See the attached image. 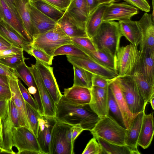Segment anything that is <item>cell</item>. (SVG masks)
Here are the masks:
<instances>
[{"label":"cell","mask_w":154,"mask_h":154,"mask_svg":"<svg viewBox=\"0 0 154 154\" xmlns=\"http://www.w3.org/2000/svg\"></svg>","instance_id":"60"},{"label":"cell","mask_w":154,"mask_h":154,"mask_svg":"<svg viewBox=\"0 0 154 154\" xmlns=\"http://www.w3.org/2000/svg\"><path fill=\"white\" fill-rule=\"evenodd\" d=\"M27 114L32 132L37 137L38 128L39 112L26 102Z\"/></svg>","instance_id":"38"},{"label":"cell","mask_w":154,"mask_h":154,"mask_svg":"<svg viewBox=\"0 0 154 154\" xmlns=\"http://www.w3.org/2000/svg\"><path fill=\"white\" fill-rule=\"evenodd\" d=\"M140 52L132 44L120 47L116 56L118 77L131 76L138 72Z\"/></svg>","instance_id":"5"},{"label":"cell","mask_w":154,"mask_h":154,"mask_svg":"<svg viewBox=\"0 0 154 154\" xmlns=\"http://www.w3.org/2000/svg\"><path fill=\"white\" fill-rule=\"evenodd\" d=\"M29 3V0H14L17 15L25 29L33 39L38 35V33L31 20Z\"/></svg>","instance_id":"25"},{"label":"cell","mask_w":154,"mask_h":154,"mask_svg":"<svg viewBox=\"0 0 154 154\" xmlns=\"http://www.w3.org/2000/svg\"><path fill=\"white\" fill-rule=\"evenodd\" d=\"M0 85L9 88V78L6 76L0 74Z\"/></svg>","instance_id":"54"},{"label":"cell","mask_w":154,"mask_h":154,"mask_svg":"<svg viewBox=\"0 0 154 154\" xmlns=\"http://www.w3.org/2000/svg\"><path fill=\"white\" fill-rule=\"evenodd\" d=\"M66 11L78 21L85 25L89 15L86 0H72Z\"/></svg>","instance_id":"32"},{"label":"cell","mask_w":154,"mask_h":154,"mask_svg":"<svg viewBox=\"0 0 154 154\" xmlns=\"http://www.w3.org/2000/svg\"><path fill=\"white\" fill-rule=\"evenodd\" d=\"M86 0L87 4L89 14L90 13L99 5L97 0Z\"/></svg>","instance_id":"53"},{"label":"cell","mask_w":154,"mask_h":154,"mask_svg":"<svg viewBox=\"0 0 154 154\" xmlns=\"http://www.w3.org/2000/svg\"><path fill=\"white\" fill-rule=\"evenodd\" d=\"M26 52L33 56L36 60L47 64L49 66L52 64L54 57H51L42 49L34 47H32L30 49Z\"/></svg>","instance_id":"40"},{"label":"cell","mask_w":154,"mask_h":154,"mask_svg":"<svg viewBox=\"0 0 154 154\" xmlns=\"http://www.w3.org/2000/svg\"><path fill=\"white\" fill-rule=\"evenodd\" d=\"M84 130L79 126H73L72 127V141L74 142L75 140Z\"/></svg>","instance_id":"51"},{"label":"cell","mask_w":154,"mask_h":154,"mask_svg":"<svg viewBox=\"0 0 154 154\" xmlns=\"http://www.w3.org/2000/svg\"><path fill=\"white\" fill-rule=\"evenodd\" d=\"M126 130L108 115L100 118L90 131L93 136L99 137L112 144L124 146Z\"/></svg>","instance_id":"3"},{"label":"cell","mask_w":154,"mask_h":154,"mask_svg":"<svg viewBox=\"0 0 154 154\" xmlns=\"http://www.w3.org/2000/svg\"><path fill=\"white\" fill-rule=\"evenodd\" d=\"M35 65L45 87L56 104L63 95L54 76L53 67L37 60Z\"/></svg>","instance_id":"12"},{"label":"cell","mask_w":154,"mask_h":154,"mask_svg":"<svg viewBox=\"0 0 154 154\" xmlns=\"http://www.w3.org/2000/svg\"><path fill=\"white\" fill-rule=\"evenodd\" d=\"M3 147V140L2 134V127L1 119L0 118V153H2Z\"/></svg>","instance_id":"55"},{"label":"cell","mask_w":154,"mask_h":154,"mask_svg":"<svg viewBox=\"0 0 154 154\" xmlns=\"http://www.w3.org/2000/svg\"><path fill=\"white\" fill-rule=\"evenodd\" d=\"M5 1L12 9L16 11L14 5V0H5Z\"/></svg>","instance_id":"57"},{"label":"cell","mask_w":154,"mask_h":154,"mask_svg":"<svg viewBox=\"0 0 154 154\" xmlns=\"http://www.w3.org/2000/svg\"><path fill=\"white\" fill-rule=\"evenodd\" d=\"M43 0L63 11L66 10L71 1V0Z\"/></svg>","instance_id":"45"},{"label":"cell","mask_w":154,"mask_h":154,"mask_svg":"<svg viewBox=\"0 0 154 154\" xmlns=\"http://www.w3.org/2000/svg\"><path fill=\"white\" fill-rule=\"evenodd\" d=\"M140 52L138 72L154 86V49L147 48Z\"/></svg>","instance_id":"24"},{"label":"cell","mask_w":154,"mask_h":154,"mask_svg":"<svg viewBox=\"0 0 154 154\" xmlns=\"http://www.w3.org/2000/svg\"><path fill=\"white\" fill-rule=\"evenodd\" d=\"M95 137L99 144L102 154H140L138 149L127 145L121 146L111 143L98 136Z\"/></svg>","instance_id":"31"},{"label":"cell","mask_w":154,"mask_h":154,"mask_svg":"<svg viewBox=\"0 0 154 154\" xmlns=\"http://www.w3.org/2000/svg\"><path fill=\"white\" fill-rule=\"evenodd\" d=\"M13 146L17 149L18 154H42L36 137L25 127H14L12 135Z\"/></svg>","instance_id":"7"},{"label":"cell","mask_w":154,"mask_h":154,"mask_svg":"<svg viewBox=\"0 0 154 154\" xmlns=\"http://www.w3.org/2000/svg\"><path fill=\"white\" fill-rule=\"evenodd\" d=\"M17 82L20 92L25 102L39 112L37 104L34 99L18 79Z\"/></svg>","instance_id":"41"},{"label":"cell","mask_w":154,"mask_h":154,"mask_svg":"<svg viewBox=\"0 0 154 154\" xmlns=\"http://www.w3.org/2000/svg\"><path fill=\"white\" fill-rule=\"evenodd\" d=\"M138 13L137 8L127 3L113 2L106 5L102 21H120L130 20Z\"/></svg>","instance_id":"10"},{"label":"cell","mask_w":154,"mask_h":154,"mask_svg":"<svg viewBox=\"0 0 154 154\" xmlns=\"http://www.w3.org/2000/svg\"><path fill=\"white\" fill-rule=\"evenodd\" d=\"M137 22L141 34L139 50L141 51L147 48L154 49V15L145 12Z\"/></svg>","instance_id":"16"},{"label":"cell","mask_w":154,"mask_h":154,"mask_svg":"<svg viewBox=\"0 0 154 154\" xmlns=\"http://www.w3.org/2000/svg\"><path fill=\"white\" fill-rule=\"evenodd\" d=\"M97 1L99 5L103 4L107 5L115 1V0H97Z\"/></svg>","instance_id":"56"},{"label":"cell","mask_w":154,"mask_h":154,"mask_svg":"<svg viewBox=\"0 0 154 154\" xmlns=\"http://www.w3.org/2000/svg\"><path fill=\"white\" fill-rule=\"evenodd\" d=\"M74 79L73 86L91 89L92 86L93 74L80 67L73 66Z\"/></svg>","instance_id":"33"},{"label":"cell","mask_w":154,"mask_h":154,"mask_svg":"<svg viewBox=\"0 0 154 154\" xmlns=\"http://www.w3.org/2000/svg\"><path fill=\"white\" fill-rule=\"evenodd\" d=\"M132 76L136 82L146 103L147 104L154 94V86L151 85L143 75L139 72H135Z\"/></svg>","instance_id":"35"},{"label":"cell","mask_w":154,"mask_h":154,"mask_svg":"<svg viewBox=\"0 0 154 154\" xmlns=\"http://www.w3.org/2000/svg\"><path fill=\"white\" fill-rule=\"evenodd\" d=\"M0 35L13 46L21 48L26 52L32 47L30 42L3 20L0 21Z\"/></svg>","instance_id":"23"},{"label":"cell","mask_w":154,"mask_h":154,"mask_svg":"<svg viewBox=\"0 0 154 154\" xmlns=\"http://www.w3.org/2000/svg\"><path fill=\"white\" fill-rule=\"evenodd\" d=\"M66 55L86 58L88 56L81 49L73 43L67 44L58 48L55 51L54 56Z\"/></svg>","instance_id":"36"},{"label":"cell","mask_w":154,"mask_h":154,"mask_svg":"<svg viewBox=\"0 0 154 154\" xmlns=\"http://www.w3.org/2000/svg\"><path fill=\"white\" fill-rule=\"evenodd\" d=\"M55 118L57 121L72 126H79L84 130L91 131L100 118L89 104L73 105L61 98L56 104Z\"/></svg>","instance_id":"1"},{"label":"cell","mask_w":154,"mask_h":154,"mask_svg":"<svg viewBox=\"0 0 154 154\" xmlns=\"http://www.w3.org/2000/svg\"><path fill=\"white\" fill-rule=\"evenodd\" d=\"M23 48L14 46L0 51V59L8 57L23 52Z\"/></svg>","instance_id":"48"},{"label":"cell","mask_w":154,"mask_h":154,"mask_svg":"<svg viewBox=\"0 0 154 154\" xmlns=\"http://www.w3.org/2000/svg\"><path fill=\"white\" fill-rule=\"evenodd\" d=\"M0 74L7 76L9 78L17 79L15 69L0 63Z\"/></svg>","instance_id":"47"},{"label":"cell","mask_w":154,"mask_h":154,"mask_svg":"<svg viewBox=\"0 0 154 154\" xmlns=\"http://www.w3.org/2000/svg\"><path fill=\"white\" fill-rule=\"evenodd\" d=\"M123 36H124L132 45L137 47L141 40L140 30L137 21L130 19L119 21Z\"/></svg>","instance_id":"27"},{"label":"cell","mask_w":154,"mask_h":154,"mask_svg":"<svg viewBox=\"0 0 154 154\" xmlns=\"http://www.w3.org/2000/svg\"></svg>","instance_id":"61"},{"label":"cell","mask_w":154,"mask_h":154,"mask_svg":"<svg viewBox=\"0 0 154 154\" xmlns=\"http://www.w3.org/2000/svg\"><path fill=\"white\" fill-rule=\"evenodd\" d=\"M30 3L40 12L57 22L62 17L64 12L43 0Z\"/></svg>","instance_id":"34"},{"label":"cell","mask_w":154,"mask_h":154,"mask_svg":"<svg viewBox=\"0 0 154 154\" xmlns=\"http://www.w3.org/2000/svg\"><path fill=\"white\" fill-rule=\"evenodd\" d=\"M116 79L111 81L109 87L116 100L122 116L124 127L126 129H128L136 116L133 115L129 109Z\"/></svg>","instance_id":"22"},{"label":"cell","mask_w":154,"mask_h":154,"mask_svg":"<svg viewBox=\"0 0 154 154\" xmlns=\"http://www.w3.org/2000/svg\"><path fill=\"white\" fill-rule=\"evenodd\" d=\"M145 110L137 114L128 129L126 130L125 144L137 149V141L140 133Z\"/></svg>","instance_id":"30"},{"label":"cell","mask_w":154,"mask_h":154,"mask_svg":"<svg viewBox=\"0 0 154 154\" xmlns=\"http://www.w3.org/2000/svg\"><path fill=\"white\" fill-rule=\"evenodd\" d=\"M154 94H153L150 98L149 102H150L152 107L153 109L154 108Z\"/></svg>","instance_id":"58"},{"label":"cell","mask_w":154,"mask_h":154,"mask_svg":"<svg viewBox=\"0 0 154 154\" xmlns=\"http://www.w3.org/2000/svg\"><path fill=\"white\" fill-rule=\"evenodd\" d=\"M67 124L57 121L51 139L50 154H73L74 145L67 141L66 133Z\"/></svg>","instance_id":"9"},{"label":"cell","mask_w":154,"mask_h":154,"mask_svg":"<svg viewBox=\"0 0 154 154\" xmlns=\"http://www.w3.org/2000/svg\"><path fill=\"white\" fill-rule=\"evenodd\" d=\"M61 98L69 103L76 105L89 104L91 99L90 89L72 86L65 88Z\"/></svg>","instance_id":"19"},{"label":"cell","mask_w":154,"mask_h":154,"mask_svg":"<svg viewBox=\"0 0 154 154\" xmlns=\"http://www.w3.org/2000/svg\"><path fill=\"white\" fill-rule=\"evenodd\" d=\"M29 58L25 57L23 52L8 57L0 59V63L15 69Z\"/></svg>","instance_id":"39"},{"label":"cell","mask_w":154,"mask_h":154,"mask_svg":"<svg viewBox=\"0 0 154 154\" xmlns=\"http://www.w3.org/2000/svg\"><path fill=\"white\" fill-rule=\"evenodd\" d=\"M13 46L0 35V51L11 48Z\"/></svg>","instance_id":"52"},{"label":"cell","mask_w":154,"mask_h":154,"mask_svg":"<svg viewBox=\"0 0 154 154\" xmlns=\"http://www.w3.org/2000/svg\"><path fill=\"white\" fill-rule=\"evenodd\" d=\"M72 41L85 48L91 51L96 50L91 39L88 37L70 38Z\"/></svg>","instance_id":"43"},{"label":"cell","mask_w":154,"mask_h":154,"mask_svg":"<svg viewBox=\"0 0 154 154\" xmlns=\"http://www.w3.org/2000/svg\"><path fill=\"white\" fill-rule=\"evenodd\" d=\"M116 80L131 113L136 116L145 110L147 104L133 76L118 77Z\"/></svg>","instance_id":"4"},{"label":"cell","mask_w":154,"mask_h":154,"mask_svg":"<svg viewBox=\"0 0 154 154\" xmlns=\"http://www.w3.org/2000/svg\"><path fill=\"white\" fill-rule=\"evenodd\" d=\"M1 20L9 25L27 41L32 43L33 38L25 29L17 11L5 0H0V21Z\"/></svg>","instance_id":"13"},{"label":"cell","mask_w":154,"mask_h":154,"mask_svg":"<svg viewBox=\"0 0 154 154\" xmlns=\"http://www.w3.org/2000/svg\"><path fill=\"white\" fill-rule=\"evenodd\" d=\"M37 138L42 154H50V146L52 132L57 122L55 117L39 114Z\"/></svg>","instance_id":"11"},{"label":"cell","mask_w":154,"mask_h":154,"mask_svg":"<svg viewBox=\"0 0 154 154\" xmlns=\"http://www.w3.org/2000/svg\"><path fill=\"white\" fill-rule=\"evenodd\" d=\"M67 60L73 66L83 68L93 74L112 80L118 77L116 71L108 68L93 60L89 57L83 58L66 55Z\"/></svg>","instance_id":"8"},{"label":"cell","mask_w":154,"mask_h":154,"mask_svg":"<svg viewBox=\"0 0 154 154\" xmlns=\"http://www.w3.org/2000/svg\"><path fill=\"white\" fill-rule=\"evenodd\" d=\"M1 121L3 140L2 153L16 154L13 150L12 135L14 128L20 126L19 120L12 118L8 109L5 115L1 119Z\"/></svg>","instance_id":"20"},{"label":"cell","mask_w":154,"mask_h":154,"mask_svg":"<svg viewBox=\"0 0 154 154\" xmlns=\"http://www.w3.org/2000/svg\"><path fill=\"white\" fill-rule=\"evenodd\" d=\"M57 23L64 32L70 38L88 37L85 30V25L78 21L66 10Z\"/></svg>","instance_id":"17"},{"label":"cell","mask_w":154,"mask_h":154,"mask_svg":"<svg viewBox=\"0 0 154 154\" xmlns=\"http://www.w3.org/2000/svg\"><path fill=\"white\" fill-rule=\"evenodd\" d=\"M73 43L71 38L63 31L57 24L54 29L39 35L33 38L32 47L40 48L51 57L55 51L60 46Z\"/></svg>","instance_id":"6"},{"label":"cell","mask_w":154,"mask_h":154,"mask_svg":"<svg viewBox=\"0 0 154 154\" xmlns=\"http://www.w3.org/2000/svg\"><path fill=\"white\" fill-rule=\"evenodd\" d=\"M106 4H100L89 14L85 24V30L90 39L96 34L102 21Z\"/></svg>","instance_id":"28"},{"label":"cell","mask_w":154,"mask_h":154,"mask_svg":"<svg viewBox=\"0 0 154 154\" xmlns=\"http://www.w3.org/2000/svg\"><path fill=\"white\" fill-rule=\"evenodd\" d=\"M18 79L9 78L11 99L14 103L19 112L20 125L26 127L32 132L28 120L26 102L20 92L18 85Z\"/></svg>","instance_id":"18"},{"label":"cell","mask_w":154,"mask_h":154,"mask_svg":"<svg viewBox=\"0 0 154 154\" xmlns=\"http://www.w3.org/2000/svg\"><path fill=\"white\" fill-rule=\"evenodd\" d=\"M32 75L40 95L44 110V115L55 117L56 104L45 87L35 64L29 67Z\"/></svg>","instance_id":"15"},{"label":"cell","mask_w":154,"mask_h":154,"mask_svg":"<svg viewBox=\"0 0 154 154\" xmlns=\"http://www.w3.org/2000/svg\"><path fill=\"white\" fill-rule=\"evenodd\" d=\"M39 0H29V1L30 2H36L37 1H38Z\"/></svg>","instance_id":"59"},{"label":"cell","mask_w":154,"mask_h":154,"mask_svg":"<svg viewBox=\"0 0 154 154\" xmlns=\"http://www.w3.org/2000/svg\"><path fill=\"white\" fill-rule=\"evenodd\" d=\"M108 87L103 88L92 86L90 89L91 99L89 105L100 118L109 114Z\"/></svg>","instance_id":"14"},{"label":"cell","mask_w":154,"mask_h":154,"mask_svg":"<svg viewBox=\"0 0 154 154\" xmlns=\"http://www.w3.org/2000/svg\"><path fill=\"white\" fill-rule=\"evenodd\" d=\"M122 36L119 22L103 21L91 39L97 50L105 51L116 57Z\"/></svg>","instance_id":"2"},{"label":"cell","mask_w":154,"mask_h":154,"mask_svg":"<svg viewBox=\"0 0 154 154\" xmlns=\"http://www.w3.org/2000/svg\"><path fill=\"white\" fill-rule=\"evenodd\" d=\"M153 112L144 115L141 128L137 142L144 149L147 148L152 140L154 132Z\"/></svg>","instance_id":"26"},{"label":"cell","mask_w":154,"mask_h":154,"mask_svg":"<svg viewBox=\"0 0 154 154\" xmlns=\"http://www.w3.org/2000/svg\"><path fill=\"white\" fill-rule=\"evenodd\" d=\"M11 98V92L9 88L0 85V100H9Z\"/></svg>","instance_id":"49"},{"label":"cell","mask_w":154,"mask_h":154,"mask_svg":"<svg viewBox=\"0 0 154 154\" xmlns=\"http://www.w3.org/2000/svg\"><path fill=\"white\" fill-rule=\"evenodd\" d=\"M75 44L93 60L103 66L116 71V57L103 50H89Z\"/></svg>","instance_id":"29"},{"label":"cell","mask_w":154,"mask_h":154,"mask_svg":"<svg viewBox=\"0 0 154 154\" xmlns=\"http://www.w3.org/2000/svg\"><path fill=\"white\" fill-rule=\"evenodd\" d=\"M112 80H109L101 76L93 74L92 86H94L99 87L105 88L108 87Z\"/></svg>","instance_id":"46"},{"label":"cell","mask_w":154,"mask_h":154,"mask_svg":"<svg viewBox=\"0 0 154 154\" xmlns=\"http://www.w3.org/2000/svg\"><path fill=\"white\" fill-rule=\"evenodd\" d=\"M9 100H0V118L1 119L5 116L7 112Z\"/></svg>","instance_id":"50"},{"label":"cell","mask_w":154,"mask_h":154,"mask_svg":"<svg viewBox=\"0 0 154 154\" xmlns=\"http://www.w3.org/2000/svg\"><path fill=\"white\" fill-rule=\"evenodd\" d=\"M29 7L31 20L38 35L54 29L57 25V22L40 12L30 2Z\"/></svg>","instance_id":"21"},{"label":"cell","mask_w":154,"mask_h":154,"mask_svg":"<svg viewBox=\"0 0 154 154\" xmlns=\"http://www.w3.org/2000/svg\"><path fill=\"white\" fill-rule=\"evenodd\" d=\"M82 154H102L100 146L96 138L91 139L87 144Z\"/></svg>","instance_id":"42"},{"label":"cell","mask_w":154,"mask_h":154,"mask_svg":"<svg viewBox=\"0 0 154 154\" xmlns=\"http://www.w3.org/2000/svg\"><path fill=\"white\" fill-rule=\"evenodd\" d=\"M127 3L131 5L138 9L145 12L150 11V7L146 1L145 0H122Z\"/></svg>","instance_id":"44"},{"label":"cell","mask_w":154,"mask_h":154,"mask_svg":"<svg viewBox=\"0 0 154 154\" xmlns=\"http://www.w3.org/2000/svg\"><path fill=\"white\" fill-rule=\"evenodd\" d=\"M109 112H111L113 118L121 125L125 128L122 116L116 99L109 86L108 87Z\"/></svg>","instance_id":"37"}]
</instances>
